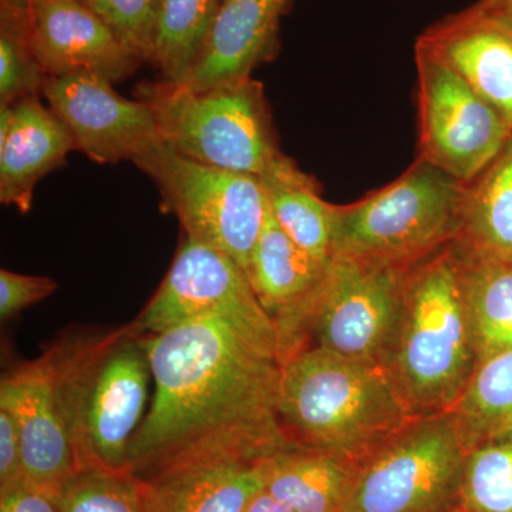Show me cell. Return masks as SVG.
<instances>
[{
  "label": "cell",
  "mask_w": 512,
  "mask_h": 512,
  "mask_svg": "<svg viewBox=\"0 0 512 512\" xmlns=\"http://www.w3.org/2000/svg\"><path fill=\"white\" fill-rule=\"evenodd\" d=\"M154 396L128 470L147 478L198 461L256 463L296 444L278 412L281 362L217 318L143 335Z\"/></svg>",
  "instance_id": "1"
},
{
  "label": "cell",
  "mask_w": 512,
  "mask_h": 512,
  "mask_svg": "<svg viewBox=\"0 0 512 512\" xmlns=\"http://www.w3.org/2000/svg\"><path fill=\"white\" fill-rule=\"evenodd\" d=\"M278 412L296 444L355 466L419 417L386 367L318 346L281 363Z\"/></svg>",
  "instance_id": "2"
},
{
  "label": "cell",
  "mask_w": 512,
  "mask_h": 512,
  "mask_svg": "<svg viewBox=\"0 0 512 512\" xmlns=\"http://www.w3.org/2000/svg\"><path fill=\"white\" fill-rule=\"evenodd\" d=\"M477 363L460 255L451 242L407 268L383 366L421 417L451 412Z\"/></svg>",
  "instance_id": "3"
},
{
  "label": "cell",
  "mask_w": 512,
  "mask_h": 512,
  "mask_svg": "<svg viewBox=\"0 0 512 512\" xmlns=\"http://www.w3.org/2000/svg\"><path fill=\"white\" fill-rule=\"evenodd\" d=\"M49 352L79 471L128 470L131 441L144 419L153 379L143 335L131 325L73 335Z\"/></svg>",
  "instance_id": "4"
},
{
  "label": "cell",
  "mask_w": 512,
  "mask_h": 512,
  "mask_svg": "<svg viewBox=\"0 0 512 512\" xmlns=\"http://www.w3.org/2000/svg\"><path fill=\"white\" fill-rule=\"evenodd\" d=\"M466 184L417 161L383 190L335 205L332 256L409 268L457 237Z\"/></svg>",
  "instance_id": "5"
},
{
  "label": "cell",
  "mask_w": 512,
  "mask_h": 512,
  "mask_svg": "<svg viewBox=\"0 0 512 512\" xmlns=\"http://www.w3.org/2000/svg\"><path fill=\"white\" fill-rule=\"evenodd\" d=\"M137 94L153 110L164 143L197 163L262 177L284 156L262 84L251 77L204 90L163 80Z\"/></svg>",
  "instance_id": "6"
},
{
  "label": "cell",
  "mask_w": 512,
  "mask_h": 512,
  "mask_svg": "<svg viewBox=\"0 0 512 512\" xmlns=\"http://www.w3.org/2000/svg\"><path fill=\"white\" fill-rule=\"evenodd\" d=\"M467 451L453 413L417 417L357 464L342 512L453 510Z\"/></svg>",
  "instance_id": "7"
},
{
  "label": "cell",
  "mask_w": 512,
  "mask_h": 512,
  "mask_svg": "<svg viewBox=\"0 0 512 512\" xmlns=\"http://www.w3.org/2000/svg\"><path fill=\"white\" fill-rule=\"evenodd\" d=\"M134 164L157 185L185 238L228 255L247 274L269 210L261 178L197 163L165 143Z\"/></svg>",
  "instance_id": "8"
},
{
  "label": "cell",
  "mask_w": 512,
  "mask_h": 512,
  "mask_svg": "<svg viewBox=\"0 0 512 512\" xmlns=\"http://www.w3.org/2000/svg\"><path fill=\"white\" fill-rule=\"evenodd\" d=\"M202 318L225 320L279 360L275 320L241 266L217 249L185 238L160 288L131 326L141 335H154Z\"/></svg>",
  "instance_id": "9"
},
{
  "label": "cell",
  "mask_w": 512,
  "mask_h": 512,
  "mask_svg": "<svg viewBox=\"0 0 512 512\" xmlns=\"http://www.w3.org/2000/svg\"><path fill=\"white\" fill-rule=\"evenodd\" d=\"M416 66L420 158L470 184L500 154L512 128L453 67L420 43Z\"/></svg>",
  "instance_id": "10"
},
{
  "label": "cell",
  "mask_w": 512,
  "mask_h": 512,
  "mask_svg": "<svg viewBox=\"0 0 512 512\" xmlns=\"http://www.w3.org/2000/svg\"><path fill=\"white\" fill-rule=\"evenodd\" d=\"M407 268L332 256L308 318V339L336 355L383 365L402 308Z\"/></svg>",
  "instance_id": "11"
},
{
  "label": "cell",
  "mask_w": 512,
  "mask_h": 512,
  "mask_svg": "<svg viewBox=\"0 0 512 512\" xmlns=\"http://www.w3.org/2000/svg\"><path fill=\"white\" fill-rule=\"evenodd\" d=\"M113 84L93 73L47 77L42 96L69 128L76 151L97 164L136 163L164 141L146 101L126 99Z\"/></svg>",
  "instance_id": "12"
},
{
  "label": "cell",
  "mask_w": 512,
  "mask_h": 512,
  "mask_svg": "<svg viewBox=\"0 0 512 512\" xmlns=\"http://www.w3.org/2000/svg\"><path fill=\"white\" fill-rule=\"evenodd\" d=\"M0 407L12 416L18 429L25 483L62 493L63 484L79 467L60 406L49 350L2 377Z\"/></svg>",
  "instance_id": "13"
},
{
  "label": "cell",
  "mask_w": 512,
  "mask_h": 512,
  "mask_svg": "<svg viewBox=\"0 0 512 512\" xmlns=\"http://www.w3.org/2000/svg\"><path fill=\"white\" fill-rule=\"evenodd\" d=\"M29 19L47 77L93 73L119 83L143 64L83 0H29Z\"/></svg>",
  "instance_id": "14"
},
{
  "label": "cell",
  "mask_w": 512,
  "mask_h": 512,
  "mask_svg": "<svg viewBox=\"0 0 512 512\" xmlns=\"http://www.w3.org/2000/svg\"><path fill=\"white\" fill-rule=\"evenodd\" d=\"M329 264L295 244L268 210L247 276L259 302L275 320L281 363L308 348L309 312Z\"/></svg>",
  "instance_id": "15"
},
{
  "label": "cell",
  "mask_w": 512,
  "mask_h": 512,
  "mask_svg": "<svg viewBox=\"0 0 512 512\" xmlns=\"http://www.w3.org/2000/svg\"><path fill=\"white\" fill-rule=\"evenodd\" d=\"M448 64L512 128V25L477 5L441 20L417 40Z\"/></svg>",
  "instance_id": "16"
},
{
  "label": "cell",
  "mask_w": 512,
  "mask_h": 512,
  "mask_svg": "<svg viewBox=\"0 0 512 512\" xmlns=\"http://www.w3.org/2000/svg\"><path fill=\"white\" fill-rule=\"evenodd\" d=\"M74 150L69 128L40 96L0 106V202L28 214L36 185Z\"/></svg>",
  "instance_id": "17"
},
{
  "label": "cell",
  "mask_w": 512,
  "mask_h": 512,
  "mask_svg": "<svg viewBox=\"0 0 512 512\" xmlns=\"http://www.w3.org/2000/svg\"><path fill=\"white\" fill-rule=\"evenodd\" d=\"M289 0H221L201 55L181 86L210 89L248 79L268 59Z\"/></svg>",
  "instance_id": "18"
},
{
  "label": "cell",
  "mask_w": 512,
  "mask_h": 512,
  "mask_svg": "<svg viewBox=\"0 0 512 512\" xmlns=\"http://www.w3.org/2000/svg\"><path fill=\"white\" fill-rule=\"evenodd\" d=\"M143 481L146 512H242L264 488L256 463L198 461Z\"/></svg>",
  "instance_id": "19"
},
{
  "label": "cell",
  "mask_w": 512,
  "mask_h": 512,
  "mask_svg": "<svg viewBox=\"0 0 512 512\" xmlns=\"http://www.w3.org/2000/svg\"><path fill=\"white\" fill-rule=\"evenodd\" d=\"M262 484L293 512H342L355 464L345 458L293 444L256 461Z\"/></svg>",
  "instance_id": "20"
},
{
  "label": "cell",
  "mask_w": 512,
  "mask_h": 512,
  "mask_svg": "<svg viewBox=\"0 0 512 512\" xmlns=\"http://www.w3.org/2000/svg\"><path fill=\"white\" fill-rule=\"evenodd\" d=\"M454 245L466 254L512 261V134L493 163L466 184Z\"/></svg>",
  "instance_id": "21"
},
{
  "label": "cell",
  "mask_w": 512,
  "mask_h": 512,
  "mask_svg": "<svg viewBox=\"0 0 512 512\" xmlns=\"http://www.w3.org/2000/svg\"><path fill=\"white\" fill-rule=\"evenodd\" d=\"M259 178L276 224L306 252L330 261L335 205L320 198L315 181L285 156Z\"/></svg>",
  "instance_id": "22"
},
{
  "label": "cell",
  "mask_w": 512,
  "mask_h": 512,
  "mask_svg": "<svg viewBox=\"0 0 512 512\" xmlns=\"http://www.w3.org/2000/svg\"><path fill=\"white\" fill-rule=\"evenodd\" d=\"M456 249L478 360L512 349V261L483 258Z\"/></svg>",
  "instance_id": "23"
},
{
  "label": "cell",
  "mask_w": 512,
  "mask_h": 512,
  "mask_svg": "<svg viewBox=\"0 0 512 512\" xmlns=\"http://www.w3.org/2000/svg\"><path fill=\"white\" fill-rule=\"evenodd\" d=\"M451 413L467 448L512 436V349L478 360Z\"/></svg>",
  "instance_id": "24"
},
{
  "label": "cell",
  "mask_w": 512,
  "mask_h": 512,
  "mask_svg": "<svg viewBox=\"0 0 512 512\" xmlns=\"http://www.w3.org/2000/svg\"><path fill=\"white\" fill-rule=\"evenodd\" d=\"M221 0H163L150 62L165 82L181 84L201 55Z\"/></svg>",
  "instance_id": "25"
},
{
  "label": "cell",
  "mask_w": 512,
  "mask_h": 512,
  "mask_svg": "<svg viewBox=\"0 0 512 512\" xmlns=\"http://www.w3.org/2000/svg\"><path fill=\"white\" fill-rule=\"evenodd\" d=\"M46 79L33 49L29 0H0V106L40 96Z\"/></svg>",
  "instance_id": "26"
},
{
  "label": "cell",
  "mask_w": 512,
  "mask_h": 512,
  "mask_svg": "<svg viewBox=\"0 0 512 512\" xmlns=\"http://www.w3.org/2000/svg\"><path fill=\"white\" fill-rule=\"evenodd\" d=\"M460 505L468 512H512V436L468 448Z\"/></svg>",
  "instance_id": "27"
},
{
  "label": "cell",
  "mask_w": 512,
  "mask_h": 512,
  "mask_svg": "<svg viewBox=\"0 0 512 512\" xmlns=\"http://www.w3.org/2000/svg\"><path fill=\"white\" fill-rule=\"evenodd\" d=\"M63 512H146L143 481L128 470L86 468L62 487Z\"/></svg>",
  "instance_id": "28"
},
{
  "label": "cell",
  "mask_w": 512,
  "mask_h": 512,
  "mask_svg": "<svg viewBox=\"0 0 512 512\" xmlns=\"http://www.w3.org/2000/svg\"><path fill=\"white\" fill-rule=\"evenodd\" d=\"M141 62H148L163 0H83Z\"/></svg>",
  "instance_id": "29"
},
{
  "label": "cell",
  "mask_w": 512,
  "mask_h": 512,
  "mask_svg": "<svg viewBox=\"0 0 512 512\" xmlns=\"http://www.w3.org/2000/svg\"><path fill=\"white\" fill-rule=\"evenodd\" d=\"M59 284L47 276L23 275L0 271V318L9 320L36 303L45 301L57 291Z\"/></svg>",
  "instance_id": "30"
},
{
  "label": "cell",
  "mask_w": 512,
  "mask_h": 512,
  "mask_svg": "<svg viewBox=\"0 0 512 512\" xmlns=\"http://www.w3.org/2000/svg\"><path fill=\"white\" fill-rule=\"evenodd\" d=\"M25 483L22 444L15 421L0 407V494Z\"/></svg>",
  "instance_id": "31"
},
{
  "label": "cell",
  "mask_w": 512,
  "mask_h": 512,
  "mask_svg": "<svg viewBox=\"0 0 512 512\" xmlns=\"http://www.w3.org/2000/svg\"><path fill=\"white\" fill-rule=\"evenodd\" d=\"M0 512H63L62 493L23 483L0 494Z\"/></svg>",
  "instance_id": "32"
},
{
  "label": "cell",
  "mask_w": 512,
  "mask_h": 512,
  "mask_svg": "<svg viewBox=\"0 0 512 512\" xmlns=\"http://www.w3.org/2000/svg\"><path fill=\"white\" fill-rule=\"evenodd\" d=\"M242 512H293L291 508L286 507L281 501L272 497L265 488H262L259 493H256L251 501Z\"/></svg>",
  "instance_id": "33"
},
{
  "label": "cell",
  "mask_w": 512,
  "mask_h": 512,
  "mask_svg": "<svg viewBox=\"0 0 512 512\" xmlns=\"http://www.w3.org/2000/svg\"><path fill=\"white\" fill-rule=\"evenodd\" d=\"M476 5L487 15L512 25V0H478Z\"/></svg>",
  "instance_id": "34"
},
{
  "label": "cell",
  "mask_w": 512,
  "mask_h": 512,
  "mask_svg": "<svg viewBox=\"0 0 512 512\" xmlns=\"http://www.w3.org/2000/svg\"><path fill=\"white\" fill-rule=\"evenodd\" d=\"M448 512H468L466 508L463 507V505H457L456 508H453V510H450Z\"/></svg>",
  "instance_id": "35"
}]
</instances>
